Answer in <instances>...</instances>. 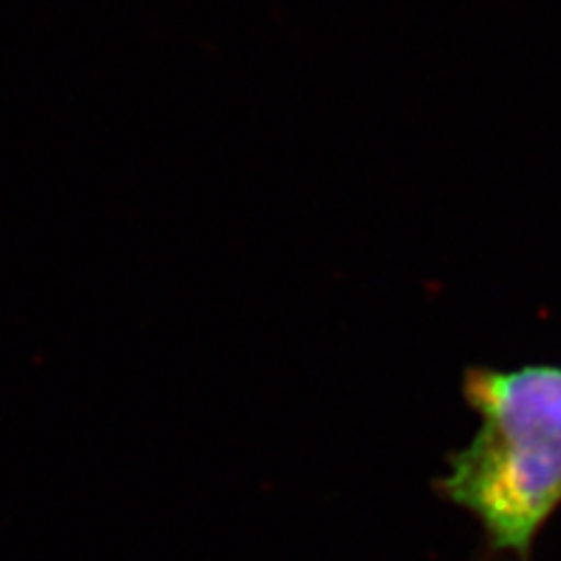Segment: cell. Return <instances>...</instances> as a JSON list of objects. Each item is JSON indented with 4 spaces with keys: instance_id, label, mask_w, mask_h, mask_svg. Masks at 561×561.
<instances>
[{
    "instance_id": "obj_1",
    "label": "cell",
    "mask_w": 561,
    "mask_h": 561,
    "mask_svg": "<svg viewBox=\"0 0 561 561\" xmlns=\"http://www.w3.org/2000/svg\"><path fill=\"white\" fill-rule=\"evenodd\" d=\"M461 393L480 426L433 491L478 519L486 561H531L561 507V365H472Z\"/></svg>"
}]
</instances>
